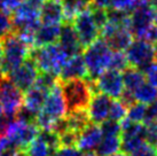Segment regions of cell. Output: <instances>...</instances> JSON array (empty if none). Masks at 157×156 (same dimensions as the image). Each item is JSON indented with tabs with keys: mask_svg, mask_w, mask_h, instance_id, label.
<instances>
[{
	"mask_svg": "<svg viewBox=\"0 0 157 156\" xmlns=\"http://www.w3.org/2000/svg\"><path fill=\"white\" fill-rule=\"evenodd\" d=\"M62 93L67 103L68 113L87 110L92 96L98 92L93 79H69L61 80Z\"/></svg>",
	"mask_w": 157,
	"mask_h": 156,
	"instance_id": "obj_1",
	"label": "cell"
},
{
	"mask_svg": "<svg viewBox=\"0 0 157 156\" xmlns=\"http://www.w3.org/2000/svg\"><path fill=\"white\" fill-rule=\"evenodd\" d=\"M68 113L67 103L62 93L60 80L48 92L43 107L37 115L36 124L40 130H52L53 125Z\"/></svg>",
	"mask_w": 157,
	"mask_h": 156,
	"instance_id": "obj_2",
	"label": "cell"
},
{
	"mask_svg": "<svg viewBox=\"0 0 157 156\" xmlns=\"http://www.w3.org/2000/svg\"><path fill=\"white\" fill-rule=\"evenodd\" d=\"M29 57L33 60L39 72H51L56 76H60L63 65L69 59L59 44L31 48Z\"/></svg>",
	"mask_w": 157,
	"mask_h": 156,
	"instance_id": "obj_3",
	"label": "cell"
},
{
	"mask_svg": "<svg viewBox=\"0 0 157 156\" xmlns=\"http://www.w3.org/2000/svg\"><path fill=\"white\" fill-rule=\"evenodd\" d=\"M1 43L4 48V57L0 72L2 76H7L29 57L31 48L23 43L14 31L1 38Z\"/></svg>",
	"mask_w": 157,
	"mask_h": 156,
	"instance_id": "obj_4",
	"label": "cell"
},
{
	"mask_svg": "<svg viewBox=\"0 0 157 156\" xmlns=\"http://www.w3.org/2000/svg\"><path fill=\"white\" fill-rule=\"evenodd\" d=\"M113 52V51L109 47V45L102 37L98 38L91 45L85 47L83 57L87 67L90 79L94 80L103 71L109 69Z\"/></svg>",
	"mask_w": 157,
	"mask_h": 156,
	"instance_id": "obj_5",
	"label": "cell"
},
{
	"mask_svg": "<svg viewBox=\"0 0 157 156\" xmlns=\"http://www.w3.org/2000/svg\"><path fill=\"white\" fill-rule=\"evenodd\" d=\"M23 92L8 77H0V103L4 114L14 118L18 109L23 106Z\"/></svg>",
	"mask_w": 157,
	"mask_h": 156,
	"instance_id": "obj_6",
	"label": "cell"
},
{
	"mask_svg": "<svg viewBox=\"0 0 157 156\" xmlns=\"http://www.w3.org/2000/svg\"><path fill=\"white\" fill-rule=\"evenodd\" d=\"M91 6L88 8L84 9L83 12H80L72 21V25L77 32L78 39L83 48L87 47L88 45H91L100 37V29L98 28L93 18Z\"/></svg>",
	"mask_w": 157,
	"mask_h": 156,
	"instance_id": "obj_7",
	"label": "cell"
},
{
	"mask_svg": "<svg viewBox=\"0 0 157 156\" xmlns=\"http://www.w3.org/2000/svg\"><path fill=\"white\" fill-rule=\"evenodd\" d=\"M39 131L40 129L36 123L24 124L15 119L9 123L5 135L12 140L15 147L24 152L26 147L38 137Z\"/></svg>",
	"mask_w": 157,
	"mask_h": 156,
	"instance_id": "obj_8",
	"label": "cell"
},
{
	"mask_svg": "<svg viewBox=\"0 0 157 156\" xmlns=\"http://www.w3.org/2000/svg\"><path fill=\"white\" fill-rule=\"evenodd\" d=\"M125 54L128 60V64L142 71H144L146 68L156 59L153 45L141 39L133 41L126 49Z\"/></svg>",
	"mask_w": 157,
	"mask_h": 156,
	"instance_id": "obj_9",
	"label": "cell"
},
{
	"mask_svg": "<svg viewBox=\"0 0 157 156\" xmlns=\"http://www.w3.org/2000/svg\"><path fill=\"white\" fill-rule=\"evenodd\" d=\"M94 82L98 92H101L113 99H119L125 88L123 74L115 69H107L96 79H94Z\"/></svg>",
	"mask_w": 157,
	"mask_h": 156,
	"instance_id": "obj_10",
	"label": "cell"
},
{
	"mask_svg": "<svg viewBox=\"0 0 157 156\" xmlns=\"http://www.w3.org/2000/svg\"><path fill=\"white\" fill-rule=\"evenodd\" d=\"M38 75H39V70L33 60L29 57L17 68H15L12 72H9L6 77H8L21 91L25 92L30 87L33 86Z\"/></svg>",
	"mask_w": 157,
	"mask_h": 156,
	"instance_id": "obj_11",
	"label": "cell"
},
{
	"mask_svg": "<svg viewBox=\"0 0 157 156\" xmlns=\"http://www.w3.org/2000/svg\"><path fill=\"white\" fill-rule=\"evenodd\" d=\"M154 9L153 5L148 4L136 7L130 13V30L136 38L154 23Z\"/></svg>",
	"mask_w": 157,
	"mask_h": 156,
	"instance_id": "obj_12",
	"label": "cell"
},
{
	"mask_svg": "<svg viewBox=\"0 0 157 156\" xmlns=\"http://www.w3.org/2000/svg\"><path fill=\"white\" fill-rule=\"evenodd\" d=\"M111 106L110 96L101 92H95L91 98L87 107V114L90 121L95 124H101L109 118V110Z\"/></svg>",
	"mask_w": 157,
	"mask_h": 156,
	"instance_id": "obj_13",
	"label": "cell"
},
{
	"mask_svg": "<svg viewBox=\"0 0 157 156\" xmlns=\"http://www.w3.org/2000/svg\"><path fill=\"white\" fill-rule=\"evenodd\" d=\"M59 45L62 48V51L68 55V57L80 54V52L84 49L72 23L64 22L62 24L60 37H59Z\"/></svg>",
	"mask_w": 157,
	"mask_h": 156,
	"instance_id": "obj_14",
	"label": "cell"
},
{
	"mask_svg": "<svg viewBox=\"0 0 157 156\" xmlns=\"http://www.w3.org/2000/svg\"><path fill=\"white\" fill-rule=\"evenodd\" d=\"M87 67L84 60V57L80 54L70 57L64 63L60 72L61 80H69V79H88Z\"/></svg>",
	"mask_w": 157,
	"mask_h": 156,
	"instance_id": "obj_15",
	"label": "cell"
},
{
	"mask_svg": "<svg viewBox=\"0 0 157 156\" xmlns=\"http://www.w3.org/2000/svg\"><path fill=\"white\" fill-rule=\"evenodd\" d=\"M102 139V130L101 126L95 123H90L78 135L77 146L82 152L90 153L94 152L95 148L99 146Z\"/></svg>",
	"mask_w": 157,
	"mask_h": 156,
	"instance_id": "obj_16",
	"label": "cell"
},
{
	"mask_svg": "<svg viewBox=\"0 0 157 156\" xmlns=\"http://www.w3.org/2000/svg\"><path fill=\"white\" fill-rule=\"evenodd\" d=\"M40 22L45 24H62L64 22L61 0H45L40 9Z\"/></svg>",
	"mask_w": 157,
	"mask_h": 156,
	"instance_id": "obj_17",
	"label": "cell"
},
{
	"mask_svg": "<svg viewBox=\"0 0 157 156\" xmlns=\"http://www.w3.org/2000/svg\"><path fill=\"white\" fill-rule=\"evenodd\" d=\"M62 24H45L41 23L35 35V47H41L59 41Z\"/></svg>",
	"mask_w": 157,
	"mask_h": 156,
	"instance_id": "obj_18",
	"label": "cell"
},
{
	"mask_svg": "<svg viewBox=\"0 0 157 156\" xmlns=\"http://www.w3.org/2000/svg\"><path fill=\"white\" fill-rule=\"evenodd\" d=\"M47 94V91L33 84V86L25 91V94L23 96V106H25L31 111L38 114L44 104Z\"/></svg>",
	"mask_w": 157,
	"mask_h": 156,
	"instance_id": "obj_19",
	"label": "cell"
},
{
	"mask_svg": "<svg viewBox=\"0 0 157 156\" xmlns=\"http://www.w3.org/2000/svg\"><path fill=\"white\" fill-rule=\"evenodd\" d=\"M109 47L113 51H126L130 47V45L133 43V33L130 29L121 26L119 29L113 32V35L105 39Z\"/></svg>",
	"mask_w": 157,
	"mask_h": 156,
	"instance_id": "obj_20",
	"label": "cell"
},
{
	"mask_svg": "<svg viewBox=\"0 0 157 156\" xmlns=\"http://www.w3.org/2000/svg\"><path fill=\"white\" fill-rule=\"evenodd\" d=\"M121 135H102L99 146L95 148V156H110L121 149Z\"/></svg>",
	"mask_w": 157,
	"mask_h": 156,
	"instance_id": "obj_21",
	"label": "cell"
},
{
	"mask_svg": "<svg viewBox=\"0 0 157 156\" xmlns=\"http://www.w3.org/2000/svg\"><path fill=\"white\" fill-rule=\"evenodd\" d=\"M123 82H124L125 90L134 92L138 87H140L144 83H146V75L142 70L130 65L128 68L124 70Z\"/></svg>",
	"mask_w": 157,
	"mask_h": 156,
	"instance_id": "obj_22",
	"label": "cell"
},
{
	"mask_svg": "<svg viewBox=\"0 0 157 156\" xmlns=\"http://www.w3.org/2000/svg\"><path fill=\"white\" fill-rule=\"evenodd\" d=\"M66 119L68 123V129L77 132L78 135L91 123L87 110H78V111L68 113L66 115Z\"/></svg>",
	"mask_w": 157,
	"mask_h": 156,
	"instance_id": "obj_23",
	"label": "cell"
},
{
	"mask_svg": "<svg viewBox=\"0 0 157 156\" xmlns=\"http://www.w3.org/2000/svg\"><path fill=\"white\" fill-rule=\"evenodd\" d=\"M133 96L136 102L150 104L157 100V87L151 85L150 83H144L133 92Z\"/></svg>",
	"mask_w": 157,
	"mask_h": 156,
	"instance_id": "obj_24",
	"label": "cell"
},
{
	"mask_svg": "<svg viewBox=\"0 0 157 156\" xmlns=\"http://www.w3.org/2000/svg\"><path fill=\"white\" fill-rule=\"evenodd\" d=\"M24 154H25V156H52L54 152H53L52 148L38 135L26 147Z\"/></svg>",
	"mask_w": 157,
	"mask_h": 156,
	"instance_id": "obj_25",
	"label": "cell"
},
{
	"mask_svg": "<svg viewBox=\"0 0 157 156\" xmlns=\"http://www.w3.org/2000/svg\"><path fill=\"white\" fill-rule=\"evenodd\" d=\"M150 4V0H110V7L113 9L132 12L136 7Z\"/></svg>",
	"mask_w": 157,
	"mask_h": 156,
	"instance_id": "obj_26",
	"label": "cell"
},
{
	"mask_svg": "<svg viewBox=\"0 0 157 156\" xmlns=\"http://www.w3.org/2000/svg\"><path fill=\"white\" fill-rule=\"evenodd\" d=\"M147 114V104L141 103V102H134L127 108V115L126 117L132 122L141 123L144 121Z\"/></svg>",
	"mask_w": 157,
	"mask_h": 156,
	"instance_id": "obj_27",
	"label": "cell"
},
{
	"mask_svg": "<svg viewBox=\"0 0 157 156\" xmlns=\"http://www.w3.org/2000/svg\"><path fill=\"white\" fill-rule=\"evenodd\" d=\"M127 115V107L119 99H115L111 101V106H110L109 110V119L116 122H121L126 117Z\"/></svg>",
	"mask_w": 157,
	"mask_h": 156,
	"instance_id": "obj_28",
	"label": "cell"
},
{
	"mask_svg": "<svg viewBox=\"0 0 157 156\" xmlns=\"http://www.w3.org/2000/svg\"><path fill=\"white\" fill-rule=\"evenodd\" d=\"M128 60H127L126 54L122 51H113L111 59H110L109 69H115L118 71H123L126 68H128Z\"/></svg>",
	"mask_w": 157,
	"mask_h": 156,
	"instance_id": "obj_29",
	"label": "cell"
},
{
	"mask_svg": "<svg viewBox=\"0 0 157 156\" xmlns=\"http://www.w3.org/2000/svg\"><path fill=\"white\" fill-rule=\"evenodd\" d=\"M101 130L102 135H122V126L121 123L113 119H105L101 123Z\"/></svg>",
	"mask_w": 157,
	"mask_h": 156,
	"instance_id": "obj_30",
	"label": "cell"
},
{
	"mask_svg": "<svg viewBox=\"0 0 157 156\" xmlns=\"http://www.w3.org/2000/svg\"><path fill=\"white\" fill-rule=\"evenodd\" d=\"M13 31V20L12 15L0 9V38Z\"/></svg>",
	"mask_w": 157,
	"mask_h": 156,
	"instance_id": "obj_31",
	"label": "cell"
},
{
	"mask_svg": "<svg viewBox=\"0 0 157 156\" xmlns=\"http://www.w3.org/2000/svg\"><path fill=\"white\" fill-rule=\"evenodd\" d=\"M146 126V142L150 143L153 146H157V122H148L144 123Z\"/></svg>",
	"mask_w": 157,
	"mask_h": 156,
	"instance_id": "obj_32",
	"label": "cell"
},
{
	"mask_svg": "<svg viewBox=\"0 0 157 156\" xmlns=\"http://www.w3.org/2000/svg\"><path fill=\"white\" fill-rule=\"evenodd\" d=\"M130 156H157V149L155 146L148 142H144L139 148L131 153Z\"/></svg>",
	"mask_w": 157,
	"mask_h": 156,
	"instance_id": "obj_33",
	"label": "cell"
},
{
	"mask_svg": "<svg viewBox=\"0 0 157 156\" xmlns=\"http://www.w3.org/2000/svg\"><path fill=\"white\" fill-rule=\"evenodd\" d=\"M138 39L148 41V43H150V44H154L155 41H157V24L156 23H153L150 26H148Z\"/></svg>",
	"mask_w": 157,
	"mask_h": 156,
	"instance_id": "obj_34",
	"label": "cell"
},
{
	"mask_svg": "<svg viewBox=\"0 0 157 156\" xmlns=\"http://www.w3.org/2000/svg\"><path fill=\"white\" fill-rule=\"evenodd\" d=\"M146 78L148 79V83L157 87V61H154L146 68L144 71Z\"/></svg>",
	"mask_w": 157,
	"mask_h": 156,
	"instance_id": "obj_35",
	"label": "cell"
},
{
	"mask_svg": "<svg viewBox=\"0 0 157 156\" xmlns=\"http://www.w3.org/2000/svg\"><path fill=\"white\" fill-rule=\"evenodd\" d=\"M52 156H85V153L77 147H60Z\"/></svg>",
	"mask_w": 157,
	"mask_h": 156,
	"instance_id": "obj_36",
	"label": "cell"
},
{
	"mask_svg": "<svg viewBox=\"0 0 157 156\" xmlns=\"http://www.w3.org/2000/svg\"><path fill=\"white\" fill-rule=\"evenodd\" d=\"M24 0H1V7L0 9L8 14H13V12L22 4Z\"/></svg>",
	"mask_w": 157,
	"mask_h": 156,
	"instance_id": "obj_37",
	"label": "cell"
},
{
	"mask_svg": "<svg viewBox=\"0 0 157 156\" xmlns=\"http://www.w3.org/2000/svg\"><path fill=\"white\" fill-rule=\"evenodd\" d=\"M148 122H157V100L147 107L144 123H148Z\"/></svg>",
	"mask_w": 157,
	"mask_h": 156,
	"instance_id": "obj_38",
	"label": "cell"
},
{
	"mask_svg": "<svg viewBox=\"0 0 157 156\" xmlns=\"http://www.w3.org/2000/svg\"><path fill=\"white\" fill-rule=\"evenodd\" d=\"M13 119L14 118L7 116V115H5V114H2V115L0 116V137H1V135H4L5 133H6L9 123L13 121Z\"/></svg>",
	"mask_w": 157,
	"mask_h": 156,
	"instance_id": "obj_39",
	"label": "cell"
},
{
	"mask_svg": "<svg viewBox=\"0 0 157 156\" xmlns=\"http://www.w3.org/2000/svg\"><path fill=\"white\" fill-rule=\"evenodd\" d=\"M92 7L107 9L110 7V0H91Z\"/></svg>",
	"mask_w": 157,
	"mask_h": 156,
	"instance_id": "obj_40",
	"label": "cell"
},
{
	"mask_svg": "<svg viewBox=\"0 0 157 156\" xmlns=\"http://www.w3.org/2000/svg\"><path fill=\"white\" fill-rule=\"evenodd\" d=\"M0 156H25L23 150H20L17 148H12L5 152H0Z\"/></svg>",
	"mask_w": 157,
	"mask_h": 156,
	"instance_id": "obj_41",
	"label": "cell"
},
{
	"mask_svg": "<svg viewBox=\"0 0 157 156\" xmlns=\"http://www.w3.org/2000/svg\"><path fill=\"white\" fill-rule=\"evenodd\" d=\"M2 57H4V48H2V43L0 40V67H1V63H2Z\"/></svg>",
	"mask_w": 157,
	"mask_h": 156,
	"instance_id": "obj_42",
	"label": "cell"
},
{
	"mask_svg": "<svg viewBox=\"0 0 157 156\" xmlns=\"http://www.w3.org/2000/svg\"><path fill=\"white\" fill-rule=\"evenodd\" d=\"M154 23L157 24V7L154 9Z\"/></svg>",
	"mask_w": 157,
	"mask_h": 156,
	"instance_id": "obj_43",
	"label": "cell"
},
{
	"mask_svg": "<svg viewBox=\"0 0 157 156\" xmlns=\"http://www.w3.org/2000/svg\"><path fill=\"white\" fill-rule=\"evenodd\" d=\"M110 156H127V154H125L124 152H121V153H115V154H113V155Z\"/></svg>",
	"mask_w": 157,
	"mask_h": 156,
	"instance_id": "obj_44",
	"label": "cell"
},
{
	"mask_svg": "<svg viewBox=\"0 0 157 156\" xmlns=\"http://www.w3.org/2000/svg\"><path fill=\"white\" fill-rule=\"evenodd\" d=\"M154 52H155V57L157 59V41L154 43Z\"/></svg>",
	"mask_w": 157,
	"mask_h": 156,
	"instance_id": "obj_45",
	"label": "cell"
},
{
	"mask_svg": "<svg viewBox=\"0 0 157 156\" xmlns=\"http://www.w3.org/2000/svg\"><path fill=\"white\" fill-rule=\"evenodd\" d=\"M150 4L153 5L154 7H157V0H150Z\"/></svg>",
	"mask_w": 157,
	"mask_h": 156,
	"instance_id": "obj_46",
	"label": "cell"
},
{
	"mask_svg": "<svg viewBox=\"0 0 157 156\" xmlns=\"http://www.w3.org/2000/svg\"><path fill=\"white\" fill-rule=\"evenodd\" d=\"M85 156H95V154H94V152L85 153Z\"/></svg>",
	"mask_w": 157,
	"mask_h": 156,
	"instance_id": "obj_47",
	"label": "cell"
},
{
	"mask_svg": "<svg viewBox=\"0 0 157 156\" xmlns=\"http://www.w3.org/2000/svg\"><path fill=\"white\" fill-rule=\"evenodd\" d=\"M4 114V110H2V106H1V103H0V116Z\"/></svg>",
	"mask_w": 157,
	"mask_h": 156,
	"instance_id": "obj_48",
	"label": "cell"
},
{
	"mask_svg": "<svg viewBox=\"0 0 157 156\" xmlns=\"http://www.w3.org/2000/svg\"><path fill=\"white\" fill-rule=\"evenodd\" d=\"M0 77H1V72H0Z\"/></svg>",
	"mask_w": 157,
	"mask_h": 156,
	"instance_id": "obj_49",
	"label": "cell"
},
{
	"mask_svg": "<svg viewBox=\"0 0 157 156\" xmlns=\"http://www.w3.org/2000/svg\"><path fill=\"white\" fill-rule=\"evenodd\" d=\"M90 1H91V0H90Z\"/></svg>",
	"mask_w": 157,
	"mask_h": 156,
	"instance_id": "obj_50",
	"label": "cell"
}]
</instances>
